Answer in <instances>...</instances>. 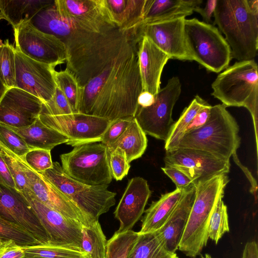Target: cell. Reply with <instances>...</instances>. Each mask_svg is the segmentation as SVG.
I'll use <instances>...</instances> for the list:
<instances>
[{"instance_id":"83f0119b","label":"cell","mask_w":258,"mask_h":258,"mask_svg":"<svg viewBox=\"0 0 258 258\" xmlns=\"http://www.w3.org/2000/svg\"><path fill=\"white\" fill-rule=\"evenodd\" d=\"M53 3V0H0V12L14 28L23 22L31 21Z\"/></svg>"},{"instance_id":"7402d4cb","label":"cell","mask_w":258,"mask_h":258,"mask_svg":"<svg viewBox=\"0 0 258 258\" xmlns=\"http://www.w3.org/2000/svg\"><path fill=\"white\" fill-rule=\"evenodd\" d=\"M196 186L185 190L164 225L157 230L165 248L175 253L186 226L194 201Z\"/></svg>"},{"instance_id":"f907efd6","label":"cell","mask_w":258,"mask_h":258,"mask_svg":"<svg viewBox=\"0 0 258 258\" xmlns=\"http://www.w3.org/2000/svg\"><path fill=\"white\" fill-rule=\"evenodd\" d=\"M217 0H208L207 1L204 8L201 7L198 8L195 12L200 14L202 17L204 22L210 24L212 21V17L213 16Z\"/></svg>"},{"instance_id":"816d5d0a","label":"cell","mask_w":258,"mask_h":258,"mask_svg":"<svg viewBox=\"0 0 258 258\" xmlns=\"http://www.w3.org/2000/svg\"><path fill=\"white\" fill-rule=\"evenodd\" d=\"M232 157H233V160L236 164L239 166V167L241 169V170L246 176L250 183L251 187L250 191L256 197L257 190V185L256 180L253 177L251 173L250 172L248 169L241 163L237 156V153H234Z\"/></svg>"},{"instance_id":"7dc6e473","label":"cell","mask_w":258,"mask_h":258,"mask_svg":"<svg viewBox=\"0 0 258 258\" xmlns=\"http://www.w3.org/2000/svg\"><path fill=\"white\" fill-rule=\"evenodd\" d=\"M0 258H25L22 246L12 240L3 241L0 245Z\"/></svg>"},{"instance_id":"60d3db41","label":"cell","mask_w":258,"mask_h":258,"mask_svg":"<svg viewBox=\"0 0 258 258\" xmlns=\"http://www.w3.org/2000/svg\"><path fill=\"white\" fill-rule=\"evenodd\" d=\"M0 142L19 157L24 158L31 149L17 133L0 123Z\"/></svg>"},{"instance_id":"52a82bcc","label":"cell","mask_w":258,"mask_h":258,"mask_svg":"<svg viewBox=\"0 0 258 258\" xmlns=\"http://www.w3.org/2000/svg\"><path fill=\"white\" fill-rule=\"evenodd\" d=\"M186 46L192 60L208 71L219 73L229 67L231 51L217 27L197 18L185 19Z\"/></svg>"},{"instance_id":"f1b7e54d","label":"cell","mask_w":258,"mask_h":258,"mask_svg":"<svg viewBox=\"0 0 258 258\" xmlns=\"http://www.w3.org/2000/svg\"><path fill=\"white\" fill-rule=\"evenodd\" d=\"M147 145L146 134L134 117L123 134L107 149L111 151L116 148L121 149L130 163L143 155Z\"/></svg>"},{"instance_id":"f546056e","label":"cell","mask_w":258,"mask_h":258,"mask_svg":"<svg viewBox=\"0 0 258 258\" xmlns=\"http://www.w3.org/2000/svg\"><path fill=\"white\" fill-rule=\"evenodd\" d=\"M127 258H178L168 251L156 231L140 234L132 245Z\"/></svg>"},{"instance_id":"8fae6325","label":"cell","mask_w":258,"mask_h":258,"mask_svg":"<svg viewBox=\"0 0 258 258\" xmlns=\"http://www.w3.org/2000/svg\"><path fill=\"white\" fill-rule=\"evenodd\" d=\"M39 118L47 126L68 137L69 141L66 144L72 147L101 142L112 121L80 112L61 115L40 113Z\"/></svg>"},{"instance_id":"f6af8a7d","label":"cell","mask_w":258,"mask_h":258,"mask_svg":"<svg viewBox=\"0 0 258 258\" xmlns=\"http://www.w3.org/2000/svg\"><path fill=\"white\" fill-rule=\"evenodd\" d=\"M134 118L129 116L112 120L103 135L101 143L109 148L125 131Z\"/></svg>"},{"instance_id":"9a60e30c","label":"cell","mask_w":258,"mask_h":258,"mask_svg":"<svg viewBox=\"0 0 258 258\" xmlns=\"http://www.w3.org/2000/svg\"><path fill=\"white\" fill-rule=\"evenodd\" d=\"M185 17H177L140 24L138 36L147 37L170 59L191 61L185 44L184 24Z\"/></svg>"},{"instance_id":"3957f363","label":"cell","mask_w":258,"mask_h":258,"mask_svg":"<svg viewBox=\"0 0 258 258\" xmlns=\"http://www.w3.org/2000/svg\"><path fill=\"white\" fill-rule=\"evenodd\" d=\"M213 16L232 58L238 61L253 59L258 49V1L217 0Z\"/></svg>"},{"instance_id":"4316f807","label":"cell","mask_w":258,"mask_h":258,"mask_svg":"<svg viewBox=\"0 0 258 258\" xmlns=\"http://www.w3.org/2000/svg\"><path fill=\"white\" fill-rule=\"evenodd\" d=\"M6 126L21 136L30 149L51 150L58 145L67 144L69 141L68 137L43 124L39 117L25 127Z\"/></svg>"},{"instance_id":"c3c4849f","label":"cell","mask_w":258,"mask_h":258,"mask_svg":"<svg viewBox=\"0 0 258 258\" xmlns=\"http://www.w3.org/2000/svg\"><path fill=\"white\" fill-rule=\"evenodd\" d=\"M211 106L209 103L204 106L187 126L183 134L197 130L204 125L209 119Z\"/></svg>"},{"instance_id":"db71d44e","label":"cell","mask_w":258,"mask_h":258,"mask_svg":"<svg viewBox=\"0 0 258 258\" xmlns=\"http://www.w3.org/2000/svg\"><path fill=\"white\" fill-rule=\"evenodd\" d=\"M154 101L155 95L149 92L143 91L138 97V104L142 107H147L151 106Z\"/></svg>"},{"instance_id":"1f68e13d","label":"cell","mask_w":258,"mask_h":258,"mask_svg":"<svg viewBox=\"0 0 258 258\" xmlns=\"http://www.w3.org/2000/svg\"><path fill=\"white\" fill-rule=\"evenodd\" d=\"M208 103L198 95L195 96L189 105L185 107L179 119L174 122L168 138L165 142V151L172 149L183 136L184 131L197 114Z\"/></svg>"},{"instance_id":"f35d334b","label":"cell","mask_w":258,"mask_h":258,"mask_svg":"<svg viewBox=\"0 0 258 258\" xmlns=\"http://www.w3.org/2000/svg\"><path fill=\"white\" fill-rule=\"evenodd\" d=\"M138 232L132 230L122 233L116 231L107 240V258H127Z\"/></svg>"},{"instance_id":"9c48e42d","label":"cell","mask_w":258,"mask_h":258,"mask_svg":"<svg viewBox=\"0 0 258 258\" xmlns=\"http://www.w3.org/2000/svg\"><path fill=\"white\" fill-rule=\"evenodd\" d=\"M181 92L179 79L172 77L155 95V101L151 106H138L134 117L146 135L166 141L174 122L172 110Z\"/></svg>"},{"instance_id":"ffe728a7","label":"cell","mask_w":258,"mask_h":258,"mask_svg":"<svg viewBox=\"0 0 258 258\" xmlns=\"http://www.w3.org/2000/svg\"><path fill=\"white\" fill-rule=\"evenodd\" d=\"M151 195L147 181L141 177L130 179L114 212L119 222L116 231L122 233L130 230L141 217Z\"/></svg>"},{"instance_id":"44dd1931","label":"cell","mask_w":258,"mask_h":258,"mask_svg":"<svg viewBox=\"0 0 258 258\" xmlns=\"http://www.w3.org/2000/svg\"><path fill=\"white\" fill-rule=\"evenodd\" d=\"M170 57L147 37L139 43L138 59L143 91L155 95L160 89L162 71Z\"/></svg>"},{"instance_id":"7a4b0ae2","label":"cell","mask_w":258,"mask_h":258,"mask_svg":"<svg viewBox=\"0 0 258 258\" xmlns=\"http://www.w3.org/2000/svg\"><path fill=\"white\" fill-rule=\"evenodd\" d=\"M137 34L102 71L81 88L79 112L111 121L134 117L143 92Z\"/></svg>"},{"instance_id":"7c38bea8","label":"cell","mask_w":258,"mask_h":258,"mask_svg":"<svg viewBox=\"0 0 258 258\" xmlns=\"http://www.w3.org/2000/svg\"><path fill=\"white\" fill-rule=\"evenodd\" d=\"M44 229L50 245L81 252L82 224L38 201L30 192L21 193Z\"/></svg>"},{"instance_id":"2e32d148","label":"cell","mask_w":258,"mask_h":258,"mask_svg":"<svg viewBox=\"0 0 258 258\" xmlns=\"http://www.w3.org/2000/svg\"><path fill=\"white\" fill-rule=\"evenodd\" d=\"M18 158L26 175L30 192L38 201L66 217L79 222L82 225H87L93 222L42 174L31 169L22 158Z\"/></svg>"},{"instance_id":"5b68a950","label":"cell","mask_w":258,"mask_h":258,"mask_svg":"<svg viewBox=\"0 0 258 258\" xmlns=\"http://www.w3.org/2000/svg\"><path fill=\"white\" fill-rule=\"evenodd\" d=\"M258 67L254 59L236 61L220 73L212 84L211 95L227 107H244L253 123L257 153Z\"/></svg>"},{"instance_id":"9f6ffc18","label":"cell","mask_w":258,"mask_h":258,"mask_svg":"<svg viewBox=\"0 0 258 258\" xmlns=\"http://www.w3.org/2000/svg\"><path fill=\"white\" fill-rule=\"evenodd\" d=\"M201 258H213L210 254L207 253L201 256Z\"/></svg>"},{"instance_id":"d6986e66","label":"cell","mask_w":258,"mask_h":258,"mask_svg":"<svg viewBox=\"0 0 258 258\" xmlns=\"http://www.w3.org/2000/svg\"><path fill=\"white\" fill-rule=\"evenodd\" d=\"M0 187V217L21 226L41 244H48L44 229L22 195L17 189Z\"/></svg>"},{"instance_id":"8d00e7d4","label":"cell","mask_w":258,"mask_h":258,"mask_svg":"<svg viewBox=\"0 0 258 258\" xmlns=\"http://www.w3.org/2000/svg\"><path fill=\"white\" fill-rule=\"evenodd\" d=\"M223 196L217 201L212 214L208 229V237L217 244L223 235L229 231L227 208Z\"/></svg>"},{"instance_id":"bcb514c9","label":"cell","mask_w":258,"mask_h":258,"mask_svg":"<svg viewBox=\"0 0 258 258\" xmlns=\"http://www.w3.org/2000/svg\"><path fill=\"white\" fill-rule=\"evenodd\" d=\"M161 169L175 183L176 188L187 189L195 186L184 173L173 167L165 165Z\"/></svg>"},{"instance_id":"d6a6232c","label":"cell","mask_w":258,"mask_h":258,"mask_svg":"<svg viewBox=\"0 0 258 258\" xmlns=\"http://www.w3.org/2000/svg\"><path fill=\"white\" fill-rule=\"evenodd\" d=\"M57 190L68 198L85 188L88 185L68 175L57 162H53L52 168L40 173Z\"/></svg>"},{"instance_id":"b9f144b4","label":"cell","mask_w":258,"mask_h":258,"mask_svg":"<svg viewBox=\"0 0 258 258\" xmlns=\"http://www.w3.org/2000/svg\"><path fill=\"white\" fill-rule=\"evenodd\" d=\"M50 151L42 149H31L22 159L31 169L40 173L53 166Z\"/></svg>"},{"instance_id":"f5cc1de1","label":"cell","mask_w":258,"mask_h":258,"mask_svg":"<svg viewBox=\"0 0 258 258\" xmlns=\"http://www.w3.org/2000/svg\"><path fill=\"white\" fill-rule=\"evenodd\" d=\"M242 258H258V246L255 241H248L246 243Z\"/></svg>"},{"instance_id":"d590c367","label":"cell","mask_w":258,"mask_h":258,"mask_svg":"<svg viewBox=\"0 0 258 258\" xmlns=\"http://www.w3.org/2000/svg\"><path fill=\"white\" fill-rule=\"evenodd\" d=\"M0 238L4 241L12 240L22 247L41 244L24 228L1 217Z\"/></svg>"},{"instance_id":"e575fe53","label":"cell","mask_w":258,"mask_h":258,"mask_svg":"<svg viewBox=\"0 0 258 258\" xmlns=\"http://www.w3.org/2000/svg\"><path fill=\"white\" fill-rule=\"evenodd\" d=\"M15 48L9 39H0V78L8 89L15 87Z\"/></svg>"},{"instance_id":"e0dca14e","label":"cell","mask_w":258,"mask_h":258,"mask_svg":"<svg viewBox=\"0 0 258 258\" xmlns=\"http://www.w3.org/2000/svg\"><path fill=\"white\" fill-rule=\"evenodd\" d=\"M54 5L61 16L90 31L103 33L118 28L112 21L104 0H54Z\"/></svg>"},{"instance_id":"5bb4252c","label":"cell","mask_w":258,"mask_h":258,"mask_svg":"<svg viewBox=\"0 0 258 258\" xmlns=\"http://www.w3.org/2000/svg\"><path fill=\"white\" fill-rule=\"evenodd\" d=\"M15 64V87L38 98L43 103L49 101L56 87L55 68L34 60L16 49Z\"/></svg>"},{"instance_id":"277c9868","label":"cell","mask_w":258,"mask_h":258,"mask_svg":"<svg viewBox=\"0 0 258 258\" xmlns=\"http://www.w3.org/2000/svg\"><path fill=\"white\" fill-rule=\"evenodd\" d=\"M226 108L223 104L212 106L207 122L201 127L183 134L172 149L202 150L220 159L230 161L239 147L240 137L238 123Z\"/></svg>"},{"instance_id":"ac0fdd59","label":"cell","mask_w":258,"mask_h":258,"mask_svg":"<svg viewBox=\"0 0 258 258\" xmlns=\"http://www.w3.org/2000/svg\"><path fill=\"white\" fill-rule=\"evenodd\" d=\"M42 103L22 89H9L0 101V123L18 128L28 126L39 117Z\"/></svg>"},{"instance_id":"7bdbcfd3","label":"cell","mask_w":258,"mask_h":258,"mask_svg":"<svg viewBox=\"0 0 258 258\" xmlns=\"http://www.w3.org/2000/svg\"><path fill=\"white\" fill-rule=\"evenodd\" d=\"M108 150V149H107ZM108 160L112 178L121 180L128 174L130 168L124 152L119 148L108 151Z\"/></svg>"},{"instance_id":"4fadbf2b","label":"cell","mask_w":258,"mask_h":258,"mask_svg":"<svg viewBox=\"0 0 258 258\" xmlns=\"http://www.w3.org/2000/svg\"><path fill=\"white\" fill-rule=\"evenodd\" d=\"M165 165L173 167L184 173L195 183L213 176L229 173L230 161L217 158L202 150L177 148L166 151Z\"/></svg>"},{"instance_id":"6da1fadb","label":"cell","mask_w":258,"mask_h":258,"mask_svg":"<svg viewBox=\"0 0 258 258\" xmlns=\"http://www.w3.org/2000/svg\"><path fill=\"white\" fill-rule=\"evenodd\" d=\"M39 30L59 39L66 47V69L82 88L99 74L135 35L134 29L118 28L98 33L90 31L59 14L53 4L32 20Z\"/></svg>"},{"instance_id":"4dcf8cb0","label":"cell","mask_w":258,"mask_h":258,"mask_svg":"<svg viewBox=\"0 0 258 258\" xmlns=\"http://www.w3.org/2000/svg\"><path fill=\"white\" fill-rule=\"evenodd\" d=\"M82 258H107V240L98 220L82 226Z\"/></svg>"},{"instance_id":"ba28073f","label":"cell","mask_w":258,"mask_h":258,"mask_svg":"<svg viewBox=\"0 0 258 258\" xmlns=\"http://www.w3.org/2000/svg\"><path fill=\"white\" fill-rule=\"evenodd\" d=\"M63 171L87 185H108L112 181L107 147L95 142L74 147L60 155Z\"/></svg>"},{"instance_id":"91938a15","label":"cell","mask_w":258,"mask_h":258,"mask_svg":"<svg viewBox=\"0 0 258 258\" xmlns=\"http://www.w3.org/2000/svg\"><path fill=\"white\" fill-rule=\"evenodd\" d=\"M0 190H1V187H0Z\"/></svg>"},{"instance_id":"484cf974","label":"cell","mask_w":258,"mask_h":258,"mask_svg":"<svg viewBox=\"0 0 258 258\" xmlns=\"http://www.w3.org/2000/svg\"><path fill=\"white\" fill-rule=\"evenodd\" d=\"M113 23L120 30L130 31L142 23L146 0H104Z\"/></svg>"},{"instance_id":"d4e9b609","label":"cell","mask_w":258,"mask_h":258,"mask_svg":"<svg viewBox=\"0 0 258 258\" xmlns=\"http://www.w3.org/2000/svg\"><path fill=\"white\" fill-rule=\"evenodd\" d=\"M185 190L176 188L162 195L158 200L153 202L145 211L141 230L138 233L152 232L161 228L173 212Z\"/></svg>"},{"instance_id":"74e56055","label":"cell","mask_w":258,"mask_h":258,"mask_svg":"<svg viewBox=\"0 0 258 258\" xmlns=\"http://www.w3.org/2000/svg\"><path fill=\"white\" fill-rule=\"evenodd\" d=\"M25 258H82L79 251L56 246L49 244H40L23 247Z\"/></svg>"},{"instance_id":"ab89813d","label":"cell","mask_w":258,"mask_h":258,"mask_svg":"<svg viewBox=\"0 0 258 258\" xmlns=\"http://www.w3.org/2000/svg\"><path fill=\"white\" fill-rule=\"evenodd\" d=\"M0 153L14 179L17 190L20 193L30 192L27 178L18 157L1 142Z\"/></svg>"},{"instance_id":"8992f818","label":"cell","mask_w":258,"mask_h":258,"mask_svg":"<svg viewBox=\"0 0 258 258\" xmlns=\"http://www.w3.org/2000/svg\"><path fill=\"white\" fill-rule=\"evenodd\" d=\"M229 181L227 174H222L196 184L194 201L178 246L186 256L195 258L206 246L212 214Z\"/></svg>"},{"instance_id":"11a10c76","label":"cell","mask_w":258,"mask_h":258,"mask_svg":"<svg viewBox=\"0 0 258 258\" xmlns=\"http://www.w3.org/2000/svg\"><path fill=\"white\" fill-rule=\"evenodd\" d=\"M8 90L0 78V101Z\"/></svg>"},{"instance_id":"680465c9","label":"cell","mask_w":258,"mask_h":258,"mask_svg":"<svg viewBox=\"0 0 258 258\" xmlns=\"http://www.w3.org/2000/svg\"><path fill=\"white\" fill-rule=\"evenodd\" d=\"M4 240L0 238V245L1 244V243H2V242Z\"/></svg>"},{"instance_id":"603a6c76","label":"cell","mask_w":258,"mask_h":258,"mask_svg":"<svg viewBox=\"0 0 258 258\" xmlns=\"http://www.w3.org/2000/svg\"><path fill=\"white\" fill-rule=\"evenodd\" d=\"M108 185H88L68 198L92 221L107 213L115 204V192L108 189Z\"/></svg>"},{"instance_id":"836d02e7","label":"cell","mask_w":258,"mask_h":258,"mask_svg":"<svg viewBox=\"0 0 258 258\" xmlns=\"http://www.w3.org/2000/svg\"><path fill=\"white\" fill-rule=\"evenodd\" d=\"M53 76L56 87L63 93L73 113H78L81 96V87L75 77L66 69L55 70Z\"/></svg>"},{"instance_id":"6f0895ef","label":"cell","mask_w":258,"mask_h":258,"mask_svg":"<svg viewBox=\"0 0 258 258\" xmlns=\"http://www.w3.org/2000/svg\"><path fill=\"white\" fill-rule=\"evenodd\" d=\"M2 19H4V16L3 15V14L0 12V21H1Z\"/></svg>"},{"instance_id":"ee69618b","label":"cell","mask_w":258,"mask_h":258,"mask_svg":"<svg viewBox=\"0 0 258 258\" xmlns=\"http://www.w3.org/2000/svg\"><path fill=\"white\" fill-rule=\"evenodd\" d=\"M41 113L50 115H61L73 113L64 95L56 87L51 99L48 102L42 103Z\"/></svg>"},{"instance_id":"30bf717a","label":"cell","mask_w":258,"mask_h":258,"mask_svg":"<svg viewBox=\"0 0 258 258\" xmlns=\"http://www.w3.org/2000/svg\"><path fill=\"white\" fill-rule=\"evenodd\" d=\"M13 29L15 48L26 56L54 68L66 63L65 45L55 36L39 30L31 21L23 22Z\"/></svg>"},{"instance_id":"cb8c5ba5","label":"cell","mask_w":258,"mask_h":258,"mask_svg":"<svg viewBox=\"0 0 258 258\" xmlns=\"http://www.w3.org/2000/svg\"><path fill=\"white\" fill-rule=\"evenodd\" d=\"M202 0H146L142 24L191 15Z\"/></svg>"},{"instance_id":"681fc988","label":"cell","mask_w":258,"mask_h":258,"mask_svg":"<svg viewBox=\"0 0 258 258\" xmlns=\"http://www.w3.org/2000/svg\"><path fill=\"white\" fill-rule=\"evenodd\" d=\"M0 185L17 189L16 186L7 165L0 153Z\"/></svg>"}]
</instances>
